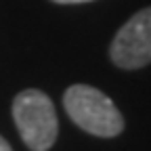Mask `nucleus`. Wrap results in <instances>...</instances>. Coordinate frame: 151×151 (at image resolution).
Instances as JSON below:
<instances>
[{
    "instance_id": "nucleus-1",
    "label": "nucleus",
    "mask_w": 151,
    "mask_h": 151,
    "mask_svg": "<svg viewBox=\"0 0 151 151\" xmlns=\"http://www.w3.org/2000/svg\"><path fill=\"white\" fill-rule=\"evenodd\" d=\"M63 107L76 126L101 139L118 137L124 130V118L113 101L99 88L73 84L63 94Z\"/></svg>"
},
{
    "instance_id": "nucleus-2",
    "label": "nucleus",
    "mask_w": 151,
    "mask_h": 151,
    "mask_svg": "<svg viewBox=\"0 0 151 151\" xmlns=\"http://www.w3.org/2000/svg\"><path fill=\"white\" fill-rule=\"evenodd\" d=\"M13 120L23 143L32 151H48L59 132L57 111L48 94L36 88L19 92L13 101Z\"/></svg>"
},
{
    "instance_id": "nucleus-3",
    "label": "nucleus",
    "mask_w": 151,
    "mask_h": 151,
    "mask_svg": "<svg viewBox=\"0 0 151 151\" xmlns=\"http://www.w3.org/2000/svg\"><path fill=\"white\" fill-rule=\"evenodd\" d=\"M109 57L122 69H139L151 63V6L132 15L118 29Z\"/></svg>"
},
{
    "instance_id": "nucleus-4",
    "label": "nucleus",
    "mask_w": 151,
    "mask_h": 151,
    "mask_svg": "<svg viewBox=\"0 0 151 151\" xmlns=\"http://www.w3.org/2000/svg\"><path fill=\"white\" fill-rule=\"evenodd\" d=\"M57 4H84V2H92V0H50Z\"/></svg>"
},
{
    "instance_id": "nucleus-5",
    "label": "nucleus",
    "mask_w": 151,
    "mask_h": 151,
    "mask_svg": "<svg viewBox=\"0 0 151 151\" xmlns=\"http://www.w3.org/2000/svg\"><path fill=\"white\" fill-rule=\"evenodd\" d=\"M0 151H13V149H11V145H9L2 137H0Z\"/></svg>"
}]
</instances>
